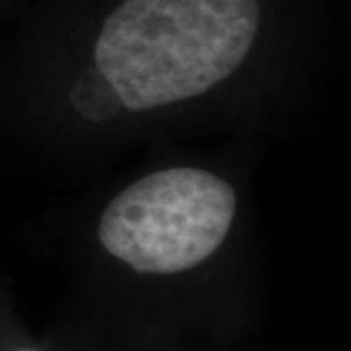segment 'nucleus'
<instances>
[{"instance_id": "nucleus-1", "label": "nucleus", "mask_w": 351, "mask_h": 351, "mask_svg": "<svg viewBox=\"0 0 351 351\" xmlns=\"http://www.w3.org/2000/svg\"><path fill=\"white\" fill-rule=\"evenodd\" d=\"M14 22L0 133L49 191L164 145L313 133L351 49V0H34Z\"/></svg>"}, {"instance_id": "nucleus-2", "label": "nucleus", "mask_w": 351, "mask_h": 351, "mask_svg": "<svg viewBox=\"0 0 351 351\" xmlns=\"http://www.w3.org/2000/svg\"><path fill=\"white\" fill-rule=\"evenodd\" d=\"M262 141L164 145L55 191L34 225L69 299V341L96 351L226 346L256 320L269 265Z\"/></svg>"}, {"instance_id": "nucleus-3", "label": "nucleus", "mask_w": 351, "mask_h": 351, "mask_svg": "<svg viewBox=\"0 0 351 351\" xmlns=\"http://www.w3.org/2000/svg\"><path fill=\"white\" fill-rule=\"evenodd\" d=\"M4 343H0V351H53L47 346H41L38 341H32L29 338H22L20 334H16L14 326L8 328V332L4 334Z\"/></svg>"}, {"instance_id": "nucleus-4", "label": "nucleus", "mask_w": 351, "mask_h": 351, "mask_svg": "<svg viewBox=\"0 0 351 351\" xmlns=\"http://www.w3.org/2000/svg\"><path fill=\"white\" fill-rule=\"evenodd\" d=\"M34 0H0V10L16 20Z\"/></svg>"}]
</instances>
